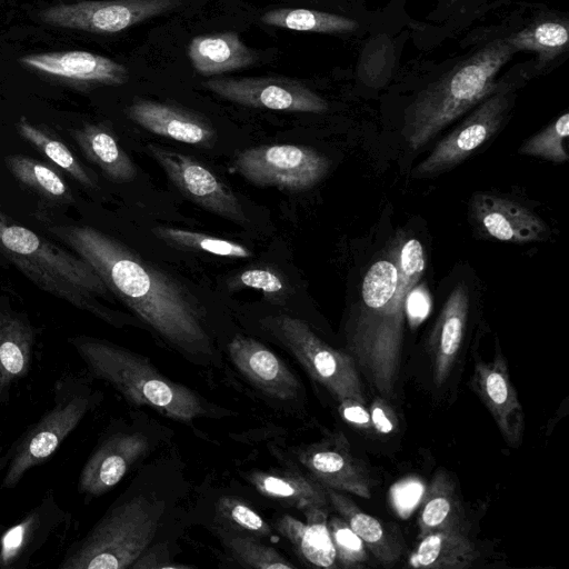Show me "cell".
<instances>
[{"instance_id": "cell-8", "label": "cell", "mask_w": 569, "mask_h": 569, "mask_svg": "<svg viewBox=\"0 0 569 569\" xmlns=\"http://www.w3.org/2000/svg\"><path fill=\"white\" fill-rule=\"evenodd\" d=\"M263 326L337 401L366 403L359 370L347 352L330 347L305 321L288 315L268 317Z\"/></svg>"}, {"instance_id": "cell-33", "label": "cell", "mask_w": 569, "mask_h": 569, "mask_svg": "<svg viewBox=\"0 0 569 569\" xmlns=\"http://www.w3.org/2000/svg\"><path fill=\"white\" fill-rule=\"evenodd\" d=\"M151 231L158 239L178 249L232 259H247L253 256L252 251L241 243L202 232L174 227H154Z\"/></svg>"}, {"instance_id": "cell-22", "label": "cell", "mask_w": 569, "mask_h": 569, "mask_svg": "<svg viewBox=\"0 0 569 569\" xmlns=\"http://www.w3.org/2000/svg\"><path fill=\"white\" fill-rule=\"evenodd\" d=\"M127 116L147 131L179 142L207 146L214 138L208 121L172 104L138 99L128 108Z\"/></svg>"}, {"instance_id": "cell-35", "label": "cell", "mask_w": 569, "mask_h": 569, "mask_svg": "<svg viewBox=\"0 0 569 569\" xmlns=\"http://www.w3.org/2000/svg\"><path fill=\"white\" fill-rule=\"evenodd\" d=\"M4 161L17 180L38 193L50 199H71L64 180L47 164L23 154L8 156Z\"/></svg>"}, {"instance_id": "cell-38", "label": "cell", "mask_w": 569, "mask_h": 569, "mask_svg": "<svg viewBox=\"0 0 569 569\" xmlns=\"http://www.w3.org/2000/svg\"><path fill=\"white\" fill-rule=\"evenodd\" d=\"M217 518L229 532L267 537L271 533L268 522L249 505L242 500L226 496L218 500Z\"/></svg>"}, {"instance_id": "cell-15", "label": "cell", "mask_w": 569, "mask_h": 569, "mask_svg": "<svg viewBox=\"0 0 569 569\" xmlns=\"http://www.w3.org/2000/svg\"><path fill=\"white\" fill-rule=\"evenodd\" d=\"M149 449L138 431L113 429L103 435L80 470L78 492L86 502L114 488Z\"/></svg>"}, {"instance_id": "cell-28", "label": "cell", "mask_w": 569, "mask_h": 569, "mask_svg": "<svg viewBox=\"0 0 569 569\" xmlns=\"http://www.w3.org/2000/svg\"><path fill=\"white\" fill-rule=\"evenodd\" d=\"M88 160L117 182L132 180L137 169L114 134L103 124L86 123L70 131Z\"/></svg>"}, {"instance_id": "cell-5", "label": "cell", "mask_w": 569, "mask_h": 569, "mask_svg": "<svg viewBox=\"0 0 569 569\" xmlns=\"http://www.w3.org/2000/svg\"><path fill=\"white\" fill-rule=\"evenodd\" d=\"M68 342L89 377L107 382L130 403L183 422L206 413L203 400L193 390L164 377L146 357L90 336H73Z\"/></svg>"}, {"instance_id": "cell-2", "label": "cell", "mask_w": 569, "mask_h": 569, "mask_svg": "<svg viewBox=\"0 0 569 569\" xmlns=\"http://www.w3.org/2000/svg\"><path fill=\"white\" fill-rule=\"evenodd\" d=\"M426 268L423 248L409 238L395 243L387 259L365 274L361 300L346 333L347 353L383 399L395 395L401 365L406 300Z\"/></svg>"}, {"instance_id": "cell-20", "label": "cell", "mask_w": 569, "mask_h": 569, "mask_svg": "<svg viewBox=\"0 0 569 569\" xmlns=\"http://www.w3.org/2000/svg\"><path fill=\"white\" fill-rule=\"evenodd\" d=\"M228 351L234 367L267 396L284 401L298 398L299 379L264 345L250 337L236 336L228 345Z\"/></svg>"}, {"instance_id": "cell-34", "label": "cell", "mask_w": 569, "mask_h": 569, "mask_svg": "<svg viewBox=\"0 0 569 569\" xmlns=\"http://www.w3.org/2000/svg\"><path fill=\"white\" fill-rule=\"evenodd\" d=\"M506 39L513 50L535 51L540 62L546 63L567 49L568 24L562 21H541Z\"/></svg>"}, {"instance_id": "cell-3", "label": "cell", "mask_w": 569, "mask_h": 569, "mask_svg": "<svg viewBox=\"0 0 569 569\" xmlns=\"http://www.w3.org/2000/svg\"><path fill=\"white\" fill-rule=\"evenodd\" d=\"M0 253L41 290L114 327L128 318L99 301L110 291L93 268L0 212Z\"/></svg>"}, {"instance_id": "cell-41", "label": "cell", "mask_w": 569, "mask_h": 569, "mask_svg": "<svg viewBox=\"0 0 569 569\" xmlns=\"http://www.w3.org/2000/svg\"><path fill=\"white\" fill-rule=\"evenodd\" d=\"M132 569H184L190 568L187 565L176 563L170 559L169 550L166 545H157L147 548L131 566Z\"/></svg>"}, {"instance_id": "cell-9", "label": "cell", "mask_w": 569, "mask_h": 569, "mask_svg": "<svg viewBox=\"0 0 569 569\" xmlns=\"http://www.w3.org/2000/svg\"><path fill=\"white\" fill-rule=\"evenodd\" d=\"M232 168L252 184L297 192L315 187L330 160L307 146L266 144L239 152Z\"/></svg>"}, {"instance_id": "cell-30", "label": "cell", "mask_w": 569, "mask_h": 569, "mask_svg": "<svg viewBox=\"0 0 569 569\" xmlns=\"http://www.w3.org/2000/svg\"><path fill=\"white\" fill-rule=\"evenodd\" d=\"M466 530L462 507L452 479L445 471L435 473L428 486L418 519L419 538L438 530Z\"/></svg>"}, {"instance_id": "cell-18", "label": "cell", "mask_w": 569, "mask_h": 569, "mask_svg": "<svg viewBox=\"0 0 569 569\" xmlns=\"http://www.w3.org/2000/svg\"><path fill=\"white\" fill-rule=\"evenodd\" d=\"M472 386L505 441L511 447H518L522 441L525 415L510 380L507 361L499 349L491 361H477Z\"/></svg>"}, {"instance_id": "cell-46", "label": "cell", "mask_w": 569, "mask_h": 569, "mask_svg": "<svg viewBox=\"0 0 569 569\" xmlns=\"http://www.w3.org/2000/svg\"><path fill=\"white\" fill-rule=\"evenodd\" d=\"M306 1H312V2H317L318 0H306Z\"/></svg>"}, {"instance_id": "cell-45", "label": "cell", "mask_w": 569, "mask_h": 569, "mask_svg": "<svg viewBox=\"0 0 569 569\" xmlns=\"http://www.w3.org/2000/svg\"><path fill=\"white\" fill-rule=\"evenodd\" d=\"M449 1H450V3H453V2H457L458 0H449Z\"/></svg>"}, {"instance_id": "cell-13", "label": "cell", "mask_w": 569, "mask_h": 569, "mask_svg": "<svg viewBox=\"0 0 569 569\" xmlns=\"http://www.w3.org/2000/svg\"><path fill=\"white\" fill-rule=\"evenodd\" d=\"M510 106L507 91L486 98L459 126L440 140L413 170L417 178L448 170L470 157L500 128Z\"/></svg>"}, {"instance_id": "cell-25", "label": "cell", "mask_w": 569, "mask_h": 569, "mask_svg": "<svg viewBox=\"0 0 569 569\" xmlns=\"http://www.w3.org/2000/svg\"><path fill=\"white\" fill-rule=\"evenodd\" d=\"M307 521L283 515L276 529L293 546L307 563L320 568H336V551L328 529V508H312L303 512Z\"/></svg>"}, {"instance_id": "cell-47", "label": "cell", "mask_w": 569, "mask_h": 569, "mask_svg": "<svg viewBox=\"0 0 569 569\" xmlns=\"http://www.w3.org/2000/svg\"><path fill=\"white\" fill-rule=\"evenodd\" d=\"M2 529V528H1ZM1 529H0V532H1Z\"/></svg>"}, {"instance_id": "cell-4", "label": "cell", "mask_w": 569, "mask_h": 569, "mask_svg": "<svg viewBox=\"0 0 569 569\" xmlns=\"http://www.w3.org/2000/svg\"><path fill=\"white\" fill-rule=\"evenodd\" d=\"M515 50L497 39L421 91L406 109L402 136L410 150H420L441 130L491 96L496 77Z\"/></svg>"}, {"instance_id": "cell-43", "label": "cell", "mask_w": 569, "mask_h": 569, "mask_svg": "<svg viewBox=\"0 0 569 569\" xmlns=\"http://www.w3.org/2000/svg\"><path fill=\"white\" fill-rule=\"evenodd\" d=\"M338 410L342 419L353 427L363 430L372 429L369 409L366 407V403L347 399L339 402Z\"/></svg>"}, {"instance_id": "cell-39", "label": "cell", "mask_w": 569, "mask_h": 569, "mask_svg": "<svg viewBox=\"0 0 569 569\" xmlns=\"http://www.w3.org/2000/svg\"><path fill=\"white\" fill-rule=\"evenodd\" d=\"M328 529L336 551V561L342 568L363 567L368 550L362 540L340 516L328 517Z\"/></svg>"}, {"instance_id": "cell-42", "label": "cell", "mask_w": 569, "mask_h": 569, "mask_svg": "<svg viewBox=\"0 0 569 569\" xmlns=\"http://www.w3.org/2000/svg\"><path fill=\"white\" fill-rule=\"evenodd\" d=\"M369 413L372 429L376 431L388 435L396 430L397 417L386 399H375L369 408Z\"/></svg>"}, {"instance_id": "cell-31", "label": "cell", "mask_w": 569, "mask_h": 569, "mask_svg": "<svg viewBox=\"0 0 569 569\" xmlns=\"http://www.w3.org/2000/svg\"><path fill=\"white\" fill-rule=\"evenodd\" d=\"M260 19L264 24L295 31L340 33L358 28V23L348 17L305 8H277Z\"/></svg>"}, {"instance_id": "cell-37", "label": "cell", "mask_w": 569, "mask_h": 569, "mask_svg": "<svg viewBox=\"0 0 569 569\" xmlns=\"http://www.w3.org/2000/svg\"><path fill=\"white\" fill-rule=\"evenodd\" d=\"M569 134V113L565 112L545 129L527 139L519 148L525 156L561 163L569 159L565 140Z\"/></svg>"}, {"instance_id": "cell-16", "label": "cell", "mask_w": 569, "mask_h": 569, "mask_svg": "<svg viewBox=\"0 0 569 569\" xmlns=\"http://www.w3.org/2000/svg\"><path fill=\"white\" fill-rule=\"evenodd\" d=\"M299 460L325 488L371 497L372 478L365 463L352 455L342 433L308 447L299 455Z\"/></svg>"}, {"instance_id": "cell-32", "label": "cell", "mask_w": 569, "mask_h": 569, "mask_svg": "<svg viewBox=\"0 0 569 569\" xmlns=\"http://www.w3.org/2000/svg\"><path fill=\"white\" fill-rule=\"evenodd\" d=\"M17 132L34 149L41 152L52 163L69 173L74 180L87 188H93L96 181L74 157L69 148L49 134L46 130L32 124L26 117L16 122Z\"/></svg>"}, {"instance_id": "cell-44", "label": "cell", "mask_w": 569, "mask_h": 569, "mask_svg": "<svg viewBox=\"0 0 569 569\" xmlns=\"http://www.w3.org/2000/svg\"><path fill=\"white\" fill-rule=\"evenodd\" d=\"M429 309V298L422 288H412L406 300V312L412 318L422 319Z\"/></svg>"}, {"instance_id": "cell-24", "label": "cell", "mask_w": 569, "mask_h": 569, "mask_svg": "<svg viewBox=\"0 0 569 569\" xmlns=\"http://www.w3.org/2000/svg\"><path fill=\"white\" fill-rule=\"evenodd\" d=\"M329 503L362 540L367 550L383 567H392L402 557L406 546L400 530L363 512L350 498L326 488Z\"/></svg>"}, {"instance_id": "cell-14", "label": "cell", "mask_w": 569, "mask_h": 569, "mask_svg": "<svg viewBox=\"0 0 569 569\" xmlns=\"http://www.w3.org/2000/svg\"><path fill=\"white\" fill-rule=\"evenodd\" d=\"M147 148L171 182L191 201L236 223L248 221L237 196L211 170L187 154L158 144L149 143Z\"/></svg>"}, {"instance_id": "cell-26", "label": "cell", "mask_w": 569, "mask_h": 569, "mask_svg": "<svg viewBox=\"0 0 569 569\" xmlns=\"http://www.w3.org/2000/svg\"><path fill=\"white\" fill-rule=\"evenodd\" d=\"M188 57L196 71L206 77L247 68L258 59L233 31L194 37L188 46Z\"/></svg>"}, {"instance_id": "cell-40", "label": "cell", "mask_w": 569, "mask_h": 569, "mask_svg": "<svg viewBox=\"0 0 569 569\" xmlns=\"http://www.w3.org/2000/svg\"><path fill=\"white\" fill-rule=\"evenodd\" d=\"M233 288H251L270 298L282 297L286 284L281 276L270 268H250L231 281Z\"/></svg>"}, {"instance_id": "cell-21", "label": "cell", "mask_w": 569, "mask_h": 569, "mask_svg": "<svg viewBox=\"0 0 569 569\" xmlns=\"http://www.w3.org/2000/svg\"><path fill=\"white\" fill-rule=\"evenodd\" d=\"M36 329L23 313L0 307V406L6 405L13 387L31 369Z\"/></svg>"}, {"instance_id": "cell-11", "label": "cell", "mask_w": 569, "mask_h": 569, "mask_svg": "<svg viewBox=\"0 0 569 569\" xmlns=\"http://www.w3.org/2000/svg\"><path fill=\"white\" fill-rule=\"evenodd\" d=\"M182 0H82L58 3L39 12L52 27L109 34L176 10Z\"/></svg>"}, {"instance_id": "cell-12", "label": "cell", "mask_w": 569, "mask_h": 569, "mask_svg": "<svg viewBox=\"0 0 569 569\" xmlns=\"http://www.w3.org/2000/svg\"><path fill=\"white\" fill-rule=\"evenodd\" d=\"M202 86L217 96L251 108L322 113L328 102L305 83L287 77L212 78Z\"/></svg>"}, {"instance_id": "cell-1", "label": "cell", "mask_w": 569, "mask_h": 569, "mask_svg": "<svg viewBox=\"0 0 569 569\" xmlns=\"http://www.w3.org/2000/svg\"><path fill=\"white\" fill-rule=\"evenodd\" d=\"M98 273L108 290L162 339L180 350L209 351V336L197 301L156 266L90 226L48 227Z\"/></svg>"}, {"instance_id": "cell-27", "label": "cell", "mask_w": 569, "mask_h": 569, "mask_svg": "<svg viewBox=\"0 0 569 569\" xmlns=\"http://www.w3.org/2000/svg\"><path fill=\"white\" fill-rule=\"evenodd\" d=\"M419 539L408 561L413 568L465 569L480 556L466 530H438Z\"/></svg>"}, {"instance_id": "cell-17", "label": "cell", "mask_w": 569, "mask_h": 569, "mask_svg": "<svg viewBox=\"0 0 569 569\" xmlns=\"http://www.w3.org/2000/svg\"><path fill=\"white\" fill-rule=\"evenodd\" d=\"M19 62L30 70L81 87L121 86L129 81V71L122 63L90 51L30 53Z\"/></svg>"}, {"instance_id": "cell-36", "label": "cell", "mask_w": 569, "mask_h": 569, "mask_svg": "<svg viewBox=\"0 0 569 569\" xmlns=\"http://www.w3.org/2000/svg\"><path fill=\"white\" fill-rule=\"evenodd\" d=\"M222 541L233 559L242 567L257 569L296 568L278 550L261 543L257 537L227 532Z\"/></svg>"}, {"instance_id": "cell-7", "label": "cell", "mask_w": 569, "mask_h": 569, "mask_svg": "<svg viewBox=\"0 0 569 569\" xmlns=\"http://www.w3.org/2000/svg\"><path fill=\"white\" fill-rule=\"evenodd\" d=\"M51 407L1 455L2 489H13L32 468L52 457L66 438L101 401L88 376L63 373L53 386Z\"/></svg>"}, {"instance_id": "cell-19", "label": "cell", "mask_w": 569, "mask_h": 569, "mask_svg": "<svg viewBox=\"0 0 569 569\" xmlns=\"http://www.w3.org/2000/svg\"><path fill=\"white\" fill-rule=\"evenodd\" d=\"M470 213L479 231L500 241L529 243L546 239L548 226L528 208L508 198L476 193Z\"/></svg>"}, {"instance_id": "cell-10", "label": "cell", "mask_w": 569, "mask_h": 569, "mask_svg": "<svg viewBox=\"0 0 569 569\" xmlns=\"http://www.w3.org/2000/svg\"><path fill=\"white\" fill-rule=\"evenodd\" d=\"M73 527L72 515L49 489L17 522L1 529L0 569L36 567L40 558L67 540Z\"/></svg>"}, {"instance_id": "cell-29", "label": "cell", "mask_w": 569, "mask_h": 569, "mask_svg": "<svg viewBox=\"0 0 569 569\" xmlns=\"http://www.w3.org/2000/svg\"><path fill=\"white\" fill-rule=\"evenodd\" d=\"M249 479L260 493L292 505L303 512L329 507L326 488L312 477L290 471H256Z\"/></svg>"}, {"instance_id": "cell-23", "label": "cell", "mask_w": 569, "mask_h": 569, "mask_svg": "<svg viewBox=\"0 0 569 569\" xmlns=\"http://www.w3.org/2000/svg\"><path fill=\"white\" fill-rule=\"evenodd\" d=\"M469 310V292L458 283L448 296L429 339L433 382L443 385L458 357Z\"/></svg>"}, {"instance_id": "cell-6", "label": "cell", "mask_w": 569, "mask_h": 569, "mask_svg": "<svg viewBox=\"0 0 569 569\" xmlns=\"http://www.w3.org/2000/svg\"><path fill=\"white\" fill-rule=\"evenodd\" d=\"M164 506L142 495L120 497L66 550L59 569H127L150 546Z\"/></svg>"}]
</instances>
